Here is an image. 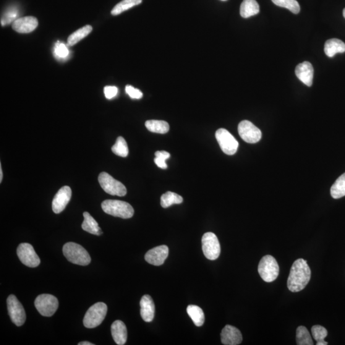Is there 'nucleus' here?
<instances>
[{
  "mask_svg": "<svg viewBox=\"0 0 345 345\" xmlns=\"http://www.w3.org/2000/svg\"><path fill=\"white\" fill-rule=\"evenodd\" d=\"M312 272L307 261L300 258L295 260L290 269L287 286L292 292L301 291L309 283Z\"/></svg>",
  "mask_w": 345,
  "mask_h": 345,
  "instance_id": "obj_1",
  "label": "nucleus"
},
{
  "mask_svg": "<svg viewBox=\"0 0 345 345\" xmlns=\"http://www.w3.org/2000/svg\"><path fill=\"white\" fill-rule=\"evenodd\" d=\"M63 253L70 262L76 265L86 266L91 262V257L87 251L76 243H66L63 247Z\"/></svg>",
  "mask_w": 345,
  "mask_h": 345,
  "instance_id": "obj_2",
  "label": "nucleus"
},
{
  "mask_svg": "<svg viewBox=\"0 0 345 345\" xmlns=\"http://www.w3.org/2000/svg\"><path fill=\"white\" fill-rule=\"evenodd\" d=\"M104 213L122 219L131 218L135 210L129 203L120 200H107L101 204Z\"/></svg>",
  "mask_w": 345,
  "mask_h": 345,
  "instance_id": "obj_3",
  "label": "nucleus"
},
{
  "mask_svg": "<svg viewBox=\"0 0 345 345\" xmlns=\"http://www.w3.org/2000/svg\"><path fill=\"white\" fill-rule=\"evenodd\" d=\"M107 312L108 307L105 303L98 302L91 305L83 319V324L85 328L93 329L100 325L105 319Z\"/></svg>",
  "mask_w": 345,
  "mask_h": 345,
  "instance_id": "obj_4",
  "label": "nucleus"
},
{
  "mask_svg": "<svg viewBox=\"0 0 345 345\" xmlns=\"http://www.w3.org/2000/svg\"><path fill=\"white\" fill-rule=\"evenodd\" d=\"M258 273L264 281L271 283L275 281L279 273V265L276 259L273 256H264L259 263Z\"/></svg>",
  "mask_w": 345,
  "mask_h": 345,
  "instance_id": "obj_5",
  "label": "nucleus"
},
{
  "mask_svg": "<svg viewBox=\"0 0 345 345\" xmlns=\"http://www.w3.org/2000/svg\"><path fill=\"white\" fill-rule=\"evenodd\" d=\"M98 179L101 187L108 194L118 197H124L126 195L127 189L125 185L114 179L108 172H101Z\"/></svg>",
  "mask_w": 345,
  "mask_h": 345,
  "instance_id": "obj_6",
  "label": "nucleus"
},
{
  "mask_svg": "<svg viewBox=\"0 0 345 345\" xmlns=\"http://www.w3.org/2000/svg\"><path fill=\"white\" fill-rule=\"evenodd\" d=\"M57 298L50 294L39 295L35 300L36 309L41 315L50 317L56 312L59 308Z\"/></svg>",
  "mask_w": 345,
  "mask_h": 345,
  "instance_id": "obj_7",
  "label": "nucleus"
},
{
  "mask_svg": "<svg viewBox=\"0 0 345 345\" xmlns=\"http://www.w3.org/2000/svg\"><path fill=\"white\" fill-rule=\"evenodd\" d=\"M202 250L204 255L208 260H215L221 253L220 244L216 235L214 233L208 232L202 237Z\"/></svg>",
  "mask_w": 345,
  "mask_h": 345,
  "instance_id": "obj_8",
  "label": "nucleus"
},
{
  "mask_svg": "<svg viewBox=\"0 0 345 345\" xmlns=\"http://www.w3.org/2000/svg\"><path fill=\"white\" fill-rule=\"evenodd\" d=\"M216 138L224 154L228 156L234 155L239 148V142L228 130L219 129L216 132Z\"/></svg>",
  "mask_w": 345,
  "mask_h": 345,
  "instance_id": "obj_9",
  "label": "nucleus"
},
{
  "mask_svg": "<svg viewBox=\"0 0 345 345\" xmlns=\"http://www.w3.org/2000/svg\"><path fill=\"white\" fill-rule=\"evenodd\" d=\"M7 309L13 323L20 327L25 323L26 313L24 308L14 295H10L7 299Z\"/></svg>",
  "mask_w": 345,
  "mask_h": 345,
  "instance_id": "obj_10",
  "label": "nucleus"
},
{
  "mask_svg": "<svg viewBox=\"0 0 345 345\" xmlns=\"http://www.w3.org/2000/svg\"><path fill=\"white\" fill-rule=\"evenodd\" d=\"M17 254L20 261L28 267L35 268L40 265V258L32 245L28 243L20 244L17 247Z\"/></svg>",
  "mask_w": 345,
  "mask_h": 345,
  "instance_id": "obj_11",
  "label": "nucleus"
},
{
  "mask_svg": "<svg viewBox=\"0 0 345 345\" xmlns=\"http://www.w3.org/2000/svg\"><path fill=\"white\" fill-rule=\"evenodd\" d=\"M238 131L242 139L248 143H257L261 139V130L248 120H243L240 123Z\"/></svg>",
  "mask_w": 345,
  "mask_h": 345,
  "instance_id": "obj_12",
  "label": "nucleus"
},
{
  "mask_svg": "<svg viewBox=\"0 0 345 345\" xmlns=\"http://www.w3.org/2000/svg\"><path fill=\"white\" fill-rule=\"evenodd\" d=\"M169 249L165 245H159L158 247L149 250L146 253L145 259L148 263L156 266L163 265L166 259L168 258Z\"/></svg>",
  "mask_w": 345,
  "mask_h": 345,
  "instance_id": "obj_13",
  "label": "nucleus"
},
{
  "mask_svg": "<svg viewBox=\"0 0 345 345\" xmlns=\"http://www.w3.org/2000/svg\"><path fill=\"white\" fill-rule=\"evenodd\" d=\"M72 197V190L69 186L62 187L56 193L52 203V208L55 214L61 213L69 203Z\"/></svg>",
  "mask_w": 345,
  "mask_h": 345,
  "instance_id": "obj_14",
  "label": "nucleus"
},
{
  "mask_svg": "<svg viewBox=\"0 0 345 345\" xmlns=\"http://www.w3.org/2000/svg\"><path fill=\"white\" fill-rule=\"evenodd\" d=\"M39 22L36 18L32 16H27L17 18L12 23V28L20 33H28L32 32L38 27Z\"/></svg>",
  "mask_w": 345,
  "mask_h": 345,
  "instance_id": "obj_15",
  "label": "nucleus"
},
{
  "mask_svg": "<svg viewBox=\"0 0 345 345\" xmlns=\"http://www.w3.org/2000/svg\"><path fill=\"white\" fill-rule=\"evenodd\" d=\"M221 339L223 344L237 345L242 343V336L239 329L227 325L221 331Z\"/></svg>",
  "mask_w": 345,
  "mask_h": 345,
  "instance_id": "obj_16",
  "label": "nucleus"
},
{
  "mask_svg": "<svg viewBox=\"0 0 345 345\" xmlns=\"http://www.w3.org/2000/svg\"><path fill=\"white\" fill-rule=\"evenodd\" d=\"M295 74L300 81L308 86L313 84L314 69L309 62H304L297 65L295 68Z\"/></svg>",
  "mask_w": 345,
  "mask_h": 345,
  "instance_id": "obj_17",
  "label": "nucleus"
},
{
  "mask_svg": "<svg viewBox=\"0 0 345 345\" xmlns=\"http://www.w3.org/2000/svg\"><path fill=\"white\" fill-rule=\"evenodd\" d=\"M141 316L146 322H150L155 316V304L150 295H145L140 301Z\"/></svg>",
  "mask_w": 345,
  "mask_h": 345,
  "instance_id": "obj_18",
  "label": "nucleus"
},
{
  "mask_svg": "<svg viewBox=\"0 0 345 345\" xmlns=\"http://www.w3.org/2000/svg\"><path fill=\"white\" fill-rule=\"evenodd\" d=\"M111 334L115 343L119 345H124L127 339L126 326L123 321H114L111 325Z\"/></svg>",
  "mask_w": 345,
  "mask_h": 345,
  "instance_id": "obj_19",
  "label": "nucleus"
},
{
  "mask_svg": "<svg viewBox=\"0 0 345 345\" xmlns=\"http://www.w3.org/2000/svg\"><path fill=\"white\" fill-rule=\"evenodd\" d=\"M324 51L327 56L333 57L337 53H344L345 44L338 39H329L326 41Z\"/></svg>",
  "mask_w": 345,
  "mask_h": 345,
  "instance_id": "obj_20",
  "label": "nucleus"
},
{
  "mask_svg": "<svg viewBox=\"0 0 345 345\" xmlns=\"http://www.w3.org/2000/svg\"><path fill=\"white\" fill-rule=\"evenodd\" d=\"M260 6L256 0H243L240 5V15L244 18H249L258 14Z\"/></svg>",
  "mask_w": 345,
  "mask_h": 345,
  "instance_id": "obj_21",
  "label": "nucleus"
},
{
  "mask_svg": "<svg viewBox=\"0 0 345 345\" xmlns=\"http://www.w3.org/2000/svg\"><path fill=\"white\" fill-rule=\"evenodd\" d=\"M83 216H84V221H83L82 225L83 230L93 235H101L103 234V232L99 227L98 222L90 214L85 212L83 213Z\"/></svg>",
  "mask_w": 345,
  "mask_h": 345,
  "instance_id": "obj_22",
  "label": "nucleus"
},
{
  "mask_svg": "<svg viewBox=\"0 0 345 345\" xmlns=\"http://www.w3.org/2000/svg\"><path fill=\"white\" fill-rule=\"evenodd\" d=\"M145 126L149 131L159 134H166L169 130L168 123L163 120H148L145 122Z\"/></svg>",
  "mask_w": 345,
  "mask_h": 345,
  "instance_id": "obj_23",
  "label": "nucleus"
},
{
  "mask_svg": "<svg viewBox=\"0 0 345 345\" xmlns=\"http://www.w3.org/2000/svg\"><path fill=\"white\" fill-rule=\"evenodd\" d=\"M187 312L196 326L201 327L203 325L205 322V315L200 307L195 305H188Z\"/></svg>",
  "mask_w": 345,
  "mask_h": 345,
  "instance_id": "obj_24",
  "label": "nucleus"
},
{
  "mask_svg": "<svg viewBox=\"0 0 345 345\" xmlns=\"http://www.w3.org/2000/svg\"><path fill=\"white\" fill-rule=\"evenodd\" d=\"M92 31V27L90 25H86L85 27L80 28L71 34L68 38L67 46H73L80 41L86 37Z\"/></svg>",
  "mask_w": 345,
  "mask_h": 345,
  "instance_id": "obj_25",
  "label": "nucleus"
},
{
  "mask_svg": "<svg viewBox=\"0 0 345 345\" xmlns=\"http://www.w3.org/2000/svg\"><path fill=\"white\" fill-rule=\"evenodd\" d=\"M331 195L334 199L345 197V172L336 180L331 187Z\"/></svg>",
  "mask_w": 345,
  "mask_h": 345,
  "instance_id": "obj_26",
  "label": "nucleus"
},
{
  "mask_svg": "<svg viewBox=\"0 0 345 345\" xmlns=\"http://www.w3.org/2000/svg\"><path fill=\"white\" fill-rule=\"evenodd\" d=\"M183 202V198L177 193L168 191L162 195L161 205L164 208H168L174 204H180Z\"/></svg>",
  "mask_w": 345,
  "mask_h": 345,
  "instance_id": "obj_27",
  "label": "nucleus"
},
{
  "mask_svg": "<svg viewBox=\"0 0 345 345\" xmlns=\"http://www.w3.org/2000/svg\"><path fill=\"white\" fill-rule=\"evenodd\" d=\"M142 0H123L117 5H115L111 10V14L117 15L122 14V12L131 9L133 7L142 4Z\"/></svg>",
  "mask_w": 345,
  "mask_h": 345,
  "instance_id": "obj_28",
  "label": "nucleus"
},
{
  "mask_svg": "<svg viewBox=\"0 0 345 345\" xmlns=\"http://www.w3.org/2000/svg\"><path fill=\"white\" fill-rule=\"evenodd\" d=\"M296 341L298 345L314 344L309 331L304 326H299L297 329Z\"/></svg>",
  "mask_w": 345,
  "mask_h": 345,
  "instance_id": "obj_29",
  "label": "nucleus"
},
{
  "mask_svg": "<svg viewBox=\"0 0 345 345\" xmlns=\"http://www.w3.org/2000/svg\"><path fill=\"white\" fill-rule=\"evenodd\" d=\"M111 150L115 155L122 158H126L129 154V148L126 141L122 137L117 138L116 143L112 146Z\"/></svg>",
  "mask_w": 345,
  "mask_h": 345,
  "instance_id": "obj_30",
  "label": "nucleus"
},
{
  "mask_svg": "<svg viewBox=\"0 0 345 345\" xmlns=\"http://www.w3.org/2000/svg\"><path fill=\"white\" fill-rule=\"evenodd\" d=\"M312 333L313 338L315 339L316 344L317 345H328V342L325 341L324 339L328 335V332L327 329L321 325H314L312 328Z\"/></svg>",
  "mask_w": 345,
  "mask_h": 345,
  "instance_id": "obj_31",
  "label": "nucleus"
},
{
  "mask_svg": "<svg viewBox=\"0 0 345 345\" xmlns=\"http://www.w3.org/2000/svg\"><path fill=\"white\" fill-rule=\"evenodd\" d=\"M18 10L16 7H11L7 9V11L5 12L4 15L1 20V24L2 26H5L10 23H13L15 20L17 19Z\"/></svg>",
  "mask_w": 345,
  "mask_h": 345,
  "instance_id": "obj_32",
  "label": "nucleus"
},
{
  "mask_svg": "<svg viewBox=\"0 0 345 345\" xmlns=\"http://www.w3.org/2000/svg\"><path fill=\"white\" fill-rule=\"evenodd\" d=\"M156 158L154 162L157 166L162 169H166L167 164L166 160L170 158V154L166 151H158L155 153Z\"/></svg>",
  "mask_w": 345,
  "mask_h": 345,
  "instance_id": "obj_33",
  "label": "nucleus"
},
{
  "mask_svg": "<svg viewBox=\"0 0 345 345\" xmlns=\"http://www.w3.org/2000/svg\"><path fill=\"white\" fill-rule=\"evenodd\" d=\"M54 53L59 59H64L69 56V50L65 44L59 41L57 42L55 46H54Z\"/></svg>",
  "mask_w": 345,
  "mask_h": 345,
  "instance_id": "obj_34",
  "label": "nucleus"
},
{
  "mask_svg": "<svg viewBox=\"0 0 345 345\" xmlns=\"http://www.w3.org/2000/svg\"><path fill=\"white\" fill-rule=\"evenodd\" d=\"M283 8H286L295 14H299L300 10V5L296 0H284Z\"/></svg>",
  "mask_w": 345,
  "mask_h": 345,
  "instance_id": "obj_35",
  "label": "nucleus"
},
{
  "mask_svg": "<svg viewBox=\"0 0 345 345\" xmlns=\"http://www.w3.org/2000/svg\"><path fill=\"white\" fill-rule=\"evenodd\" d=\"M125 91L129 95L130 98L134 99H140L143 98V93L137 88L133 87L130 85L126 86Z\"/></svg>",
  "mask_w": 345,
  "mask_h": 345,
  "instance_id": "obj_36",
  "label": "nucleus"
},
{
  "mask_svg": "<svg viewBox=\"0 0 345 345\" xmlns=\"http://www.w3.org/2000/svg\"><path fill=\"white\" fill-rule=\"evenodd\" d=\"M104 92L107 99H111L117 95L118 88L116 86H107L104 88Z\"/></svg>",
  "mask_w": 345,
  "mask_h": 345,
  "instance_id": "obj_37",
  "label": "nucleus"
},
{
  "mask_svg": "<svg viewBox=\"0 0 345 345\" xmlns=\"http://www.w3.org/2000/svg\"><path fill=\"white\" fill-rule=\"evenodd\" d=\"M277 6L283 7L284 0H272Z\"/></svg>",
  "mask_w": 345,
  "mask_h": 345,
  "instance_id": "obj_38",
  "label": "nucleus"
},
{
  "mask_svg": "<svg viewBox=\"0 0 345 345\" xmlns=\"http://www.w3.org/2000/svg\"><path fill=\"white\" fill-rule=\"evenodd\" d=\"M79 345H94L93 343H91L90 342H88V341H83V342H80V343H78Z\"/></svg>",
  "mask_w": 345,
  "mask_h": 345,
  "instance_id": "obj_39",
  "label": "nucleus"
},
{
  "mask_svg": "<svg viewBox=\"0 0 345 345\" xmlns=\"http://www.w3.org/2000/svg\"><path fill=\"white\" fill-rule=\"evenodd\" d=\"M3 179V171L2 168V165L0 164V182H2Z\"/></svg>",
  "mask_w": 345,
  "mask_h": 345,
  "instance_id": "obj_40",
  "label": "nucleus"
},
{
  "mask_svg": "<svg viewBox=\"0 0 345 345\" xmlns=\"http://www.w3.org/2000/svg\"><path fill=\"white\" fill-rule=\"evenodd\" d=\"M343 16L345 18V9L343 10Z\"/></svg>",
  "mask_w": 345,
  "mask_h": 345,
  "instance_id": "obj_41",
  "label": "nucleus"
},
{
  "mask_svg": "<svg viewBox=\"0 0 345 345\" xmlns=\"http://www.w3.org/2000/svg\"><path fill=\"white\" fill-rule=\"evenodd\" d=\"M221 1H227V0H221Z\"/></svg>",
  "mask_w": 345,
  "mask_h": 345,
  "instance_id": "obj_42",
  "label": "nucleus"
}]
</instances>
